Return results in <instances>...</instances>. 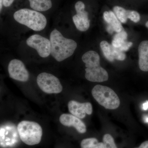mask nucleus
Masks as SVG:
<instances>
[{"label": "nucleus", "instance_id": "1", "mask_svg": "<svg viewBox=\"0 0 148 148\" xmlns=\"http://www.w3.org/2000/svg\"><path fill=\"white\" fill-rule=\"evenodd\" d=\"M51 54L58 62H61L71 56L77 47L74 40L66 38L61 32L54 29L50 34Z\"/></svg>", "mask_w": 148, "mask_h": 148}, {"label": "nucleus", "instance_id": "2", "mask_svg": "<svg viewBox=\"0 0 148 148\" xmlns=\"http://www.w3.org/2000/svg\"><path fill=\"white\" fill-rule=\"evenodd\" d=\"M82 61L85 64L86 69L85 77L91 82H101L108 79V74L100 66L99 54L94 51H89L82 56Z\"/></svg>", "mask_w": 148, "mask_h": 148}, {"label": "nucleus", "instance_id": "3", "mask_svg": "<svg viewBox=\"0 0 148 148\" xmlns=\"http://www.w3.org/2000/svg\"><path fill=\"white\" fill-rule=\"evenodd\" d=\"M13 16L19 24L36 32L44 29L47 24V18L42 14L29 9L19 10L14 12Z\"/></svg>", "mask_w": 148, "mask_h": 148}, {"label": "nucleus", "instance_id": "4", "mask_svg": "<svg viewBox=\"0 0 148 148\" xmlns=\"http://www.w3.org/2000/svg\"><path fill=\"white\" fill-rule=\"evenodd\" d=\"M17 128L20 139L26 145H35L40 142L42 135V128L37 123L23 121L18 123Z\"/></svg>", "mask_w": 148, "mask_h": 148}, {"label": "nucleus", "instance_id": "5", "mask_svg": "<svg viewBox=\"0 0 148 148\" xmlns=\"http://www.w3.org/2000/svg\"><path fill=\"white\" fill-rule=\"evenodd\" d=\"M91 93L98 104L109 110H115L119 107L120 101L112 89L105 86L97 85L92 88Z\"/></svg>", "mask_w": 148, "mask_h": 148}, {"label": "nucleus", "instance_id": "6", "mask_svg": "<svg viewBox=\"0 0 148 148\" xmlns=\"http://www.w3.org/2000/svg\"><path fill=\"white\" fill-rule=\"evenodd\" d=\"M37 83L41 90L48 94H57L63 90L59 79L52 74L41 73L37 77Z\"/></svg>", "mask_w": 148, "mask_h": 148}, {"label": "nucleus", "instance_id": "7", "mask_svg": "<svg viewBox=\"0 0 148 148\" xmlns=\"http://www.w3.org/2000/svg\"><path fill=\"white\" fill-rule=\"evenodd\" d=\"M0 135L1 146L4 148L14 147L18 143L20 138L17 128L12 124L1 126Z\"/></svg>", "mask_w": 148, "mask_h": 148}, {"label": "nucleus", "instance_id": "8", "mask_svg": "<svg viewBox=\"0 0 148 148\" xmlns=\"http://www.w3.org/2000/svg\"><path fill=\"white\" fill-rule=\"evenodd\" d=\"M27 44L30 47L36 49L39 55L42 58L48 57L51 54L50 40L38 34L32 35L27 39Z\"/></svg>", "mask_w": 148, "mask_h": 148}, {"label": "nucleus", "instance_id": "9", "mask_svg": "<svg viewBox=\"0 0 148 148\" xmlns=\"http://www.w3.org/2000/svg\"><path fill=\"white\" fill-rule=\"evenodd\" d=\"M77 14L73 17V20L77 29L81 32H86L90 27V20L88 13L85 10V6L81 1L77 2L75 4Z\"/></svg>", "mask_w": 148, "mask_h": 148}, {"label": "nucleus", "instance_id": "10", "mask_svg": "<svg viewBox=\"0 0 148 148\" xmlns=\"http://www.w3.org/2000/svg\"><path fill=\"white\" fill-rule=\"evenodd\" d=\"M10 77L18 81L26 82L29 79V74L22 61L14 59L10 62L8 66Z\"/></svg>", "mask_w": 148, "mask_h": 148}, {"label": "nucleus", "instance_id": "11", "mask_svg": "<svg viewBox=\"0 0 148 148\" xmlns=\"http://www.w3.org/2000/svg\"><path fill=\"white\" fill-rule=\"evenodd\" d=\"M68 108L72 114L79 119H84L86 114L90 115L92 112V108L91 103L86 102L80 103L75 101H69Z\"/></svg>", "mask_w": 148, "mask_h": 148}, {"label": "nucleus", "instance_id": "12", "mask_svg": "<svg viewBox=\"0 0 148 148\" xmlns=\"http://www.w3.org/2000/svg\"><path fill=\"white\" fill-rule=\"evenodd\" d=\"M59 121L61 124L65 126L75 127L80 133L83 134L86 132V126L84 123L72 114H62L59 118Z\"/></svg>", "mask_w": 148, "mask_h": 148}, {"label": "nucleus", "instance_id": "13", "mask_svg": "<svg viewBox=\"0 0 148 148\" xmlns=\"http://www.w3.org/2000/svg\"><path fill=\"white\" fill-rule=\"evenodd\" d=\"M103 18L108 24L107 30L109 34H112L114 32L118 33L124 30L120 21L117 18L113 12H105L103 13Z\"/></svg>", "mask_w": 148, "mask_h": 148}, {"label": "nucleus", "instance_id": "14", "mask_svg": "<svg viewBox=\"0 0 148 148\" xmlns=\"http://www.w3.org/2000/svg\"><path fill=\"white\" fill-rule=\"evenodd\" d=\"M139 66L141 71L148 72V40L142 42L138 47Z\"/></svg>", "mask_w": 148, "mask_h": 148}, {"label": "nucleus", "instance_id": "15", "mask_svg": "<svg viewBox=\"0 0 148 148\" xmlns=\"http://www.w3.org/2000/svg\"><path fill=\"white\" fill-rule=\"evenodd\" d=\"M31 8L38 12L46 11L52 7L51 0H29Z\"/></svg>", "mask_w": 148, "mask_h": 148}, {"label": "nucleus", "instance_id": "16", "mask_svg": "<svg viewBox=\"0 0 148 148\" xmlns=\"http://www.w3.org/2000/svg\"><path fill=\"white\" fill-rule=\"evenodd\" d=\"M81 148H105L103 143H99L95 138L84 139L81 143Z\"/></svg>", "mask_w": 148, "mask_h": 148}, {"label": "nucleus", "instance_id": "17", "mask_svg": "<svg viewBox=\"0 0 148 148\" xmlns=\"http://www.w3.org/2000/svg\"><path fill=\"white\" fill-rule=\"evenodd\" d=\"M127 37V33L124 30L119 33H117L114 36L113 39L112 41V45L114 47L119 48L126 41Z\"/></svg>", "mask_w": 148, "mask_h": 148}, {"label": "nucleus", "instance_id": "18", "mask_svg": "<svg viewBox=\"0 0 148 148\" xmlns=\"http://www.w3.org/2000/svg\"><path fill=\"white\" fill-rule=\"evenodd\" d=\"M100 47L105 58L110 62H113L114 59L112 55L111 45L106 41H102L100 43Z\"/></svg>", "mask_w": 148, "mask_h": 148}, {"label": "nucleus", "instance_id": "19", "mask_svg": "<svg viewBox=\"0 0 148 148\" xmlns=\"http://www.w3.org/2000/svg\"><path fill=\"white\" fill-rule=\"evenodd\" d=\"M113 11L117 18H118L120 22L122 23H125L127 22L128 19L127 17V10L121 7L116 6L114 7Z\"/></svg>", "mask_w": 148, "mask_h": 148}, {"label": "nucleus", "instance_id": "20", "mask_svg": "<svg viewBox=\"0 0 148 148\" xmlns=\"http://www.w3.org/2000/svg\"><path fill=\"white\" fill-rule=\"evenodd\" d=\"M111 49L112 55L114 59L121 61L125 60L126 55L123 51L120 50L119 48L114 47L112 45H111Z\"/></svg>", "mask_w": 148, "mask_h": 148}, {"label": "nucleus", "instance_id": "21", "mask_svg": "<svg viewBox=\"0 0 148 148\" xmlns=\"http://www.w3.org/2000/svg\"><path fill=\"white\" fill-rule=\"evenodd\" d=\"M103 143L105 148H118L112 135L109 134H106L103 138Z\"/></svg>", "mask_w": 148, "mask_h": 148}, {"label": "nucleus", "instance_id": "22", "mask_svg": "<svg viewBox=\"0 0 148 148\" xmlns=\"http://www.w3.org/2000/svg\"><path fill=\"white\" fill-rule=\"evenodd\" d=\"M127 17L135 23H138L140 19V14L134 10H127Z\"/></svg>", "mask_w": 148, "mask_h": 148}, {"label": "nucleus", "instance_id": "23", "mask_svg": "<svg viewBox=\"0 0 148 148\" xmlns=\"http://www.w3.org/2000/svg\"><path fill=\"white\" fill-rule=\"evenodd\" d=\"M132 44L133 43L131 42L125 41L119 49L121 51H127L129 50L130 48L132 46Z\"/></svg>", "mask_w": 148, "mask_h": 148}, {"label": "nucleus", "instance_id": "24", "mask_svg": "<svg viewBox=\"0 0 148 148\" xmlns=\"http://www.w3.org/2000/svg\"><path fill=\"white\" fill-rule=\"evenodd\" d=\"M14 0H3V5L6 7L10 6Z\"/></svg>", "mask_w": 148, "mask_h": 148}, {"label": "nucleus", "instance_id": "25", "mask_svg": "<svg viewBox=\"0 0 148 148\" xmlns=\"http://www.w3.org/2000/svg\"><path fill=\"white\" fill-rule=\"evenodd\" d=\"M143 110H147L148 109V101H147L145 103H144L143 104ZM145 122L148 123V118L145 119Z\"/></svg>", "mask_w": 148, "mask_h": 148}, {"label": "nucleus", "instance_id": "26", "mask_svg": "<svg viewBox=\"0 0 148 148\" xmlns=\"http://www.w3.org/2000/svg\"><path fill=\"white\" fill-rule=\"evenodd\" d=\"M135 148H148V140L143 142L139 147Z\"/></svg>", "mask_w": 148, "mask_h": 148}, {"label": "nucleus", "instance_id": "27", "mask_svg": "<svg viewBox=\"0 0 148 148\" xmlns=\"http://www.w3.org/2000/svg\"><path fill=\"white\" fill-rule=\"evenodd\" d=\"M3 0H0V10H2L3 8Z\"/></svg>", "mask_w": 148, "mask_h": 148}, {"label": "nucleus", "instance_id": "28", "mask_svg": "<svg viewBox=\"0 0 148 148\" xmlns=\"http://www.w3.org/2000/svg\"><path fill=\"white\" fill-rule=\"evenodd\" d=\"M145 26L146 27H147V28H148V21L146 22Z\"/></svg>", "mask_w": 148, "mask_h": 148}]
</instances>
